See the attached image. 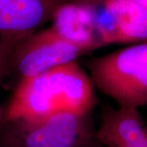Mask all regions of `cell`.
Returning <instances> with one entry per match:
<instances>
[{
    "instance_id": "3957f363",
    "label": "cell",
    "mask_w": 147,
    "mask_h": 147,
    "mask_svg": "<svg viewBox=\"0 0 147 147\" xmlns=\"http://www.w3.org/2000/svg\"><path fill=\"white\" fill-rule=\"evenodd\" d=\"M95 135L89 115L59 112L35 121H3L0 147H68Z\"/></svg>"
},
{
    "instance_id": "8fae6325",
    "label": "cell",
    "mask_w": 147,
    "mask_h": 147,
    "mask_svg": "<svg viewBox=\"0 0 147 147\" xmlns=\"http://www.w3.org/2000/svg\"><path fill=\"white\" fill-rule=\"evenodd\" d=\"M68 147H104L100 142L97 141L96 136H92L88 139L85 140L84 142H80L79 144H76V145H74Z\"/></svg>"
},
{
    "instance_id": "6da1fadb",
    "label": "cell",
    "mask_w": 147,
    "mask_h": 147,
    "mask_svg": "<svg viewBox=\"0 0 147 147\" xmlns=\"http://www.w3.org/2000/svg\"><path fill=\"white\" fill-rule=\"evenodd\" d=\"M94 84L76 61L19 79L3 121H35L59 112L88 115L96 104Z\"/></svg>"
},
{
    "instance_id": "8992f818",
    "label": "cell",
    "mask_w": 147,
    "mask_h": 147,
    "mask_svg": "<svg viewBox=\"0 0 147 147\" xmlns=\"http://www.w3.org/2000/svg\"><path fill=\"white\" fill-rule=\"evenodd\" d=\"M63 4V0H0V38H26L53 21Z\"/></svg>"
},
{
    "instance_id": "ba28073f",
    "label": "cell",
    "mask_w": 147,
    "mask_h": 147,
    "mask_svg": "<svg viewBox=\"0 0 147 147\" xmlns=\"http://www.w3.org/2000/svg\"><path fill=\"white\" fill-rule=\"evenodd\" d=\"M52 21V28L60 36L88 53L103 47L90 7L63 4L56 11Z\"/></svg>"
},
{
    "instance_id": "277c9868",
    "label": "cell",
    "mask_w": 147,
    "mask_h": 147,
    "mask_svg": "<svg viewBox=\"0 0 147 147\" xmlns=\"http://www.w3.org/2000/svg\"><path fill=\"white\" fill-rule=\"evenodd\" d=\"M85 54L88 53L48 27L16 42L11 53L8 74L13 72L19 79L35 76Z\"/></svg>"
},
{
    "instance_id": "9c48e42d",
    "label": "cell",
    "mask_w": 147,
    "mask_h": 147,
    "mask_svg": "<svg viewBox=\"0 0 147 147\" xmlns=\"http://www.w3.org/2000/svg\"><path fill=\"white\" fill-rule=\"evenodd\" d=\"M17 41L0 38V84L3 79L8 75L9 59L14 45ZM3 119V109L0 104V125Z\"/></svg>"
},
{
    "instance_id": "30bf717a",
    "label": "cell",
    "mask_w": 147,
    "mask_h": 147,
    "mask_svg": "<svg viewBox=\"0 0 147 147\" xmlns=\"http://www.w3.org/2000/svg\"><path fill=\"white\" fill-rule=\"evenodd\" d=\"M65 3H72L77 5L93 7L103 3L105 0H63Z\"/></svg>"
},
{
    "instance_id": "52a82bcc",
    "label": "cell",
    "mask_w": 147,
    "mask_h": 147,
    "mask_svg": "<svg viewBox=\"0 0 147 147\" xmlns=\"http://www.w3.org/2000/svg\"><path fill=\"white\" fill-rule=\"evenodd\" d=\"M95 136L104 147H147V126L134 107L105 105Z\"/></svg>"
},
{
    "instance_id": "5b68a950",
    "label": "cell",
    "mask_w": 147,
    "mask_h": 147,
    "mask_svg": "<svg viewBox=\"0 0 147 147\" xmlns=\"http://www.w3.org/2000/svg\"><path fill=\"white\" fill-rule=\"evenodd\" d=\"M90 8L103 46L147 42V9L136 0H105Z\"/></svg>"
},
{
    "instance_id": "7a4b0ae2",
    "label": "cell",
    "mask_w": 147,
    "mask_h": 147,
    "mask_svg": "<svg viewBox=\"0 0 147 147\" xmlns=\"http://www.w3.org/2000/svg\"><path fill=\"white\" fill-rule=\"evenodd\" d=\"M86 66L95 87L118 106L147 105V42L92 58Z\"/></svg>"
}]
</instances>
